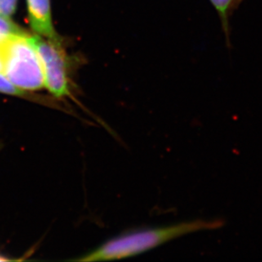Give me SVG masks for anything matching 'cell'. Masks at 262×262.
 <instances>
[{
    "label": "cell",
    "instance_id": "cell-1",
    "mask_svg": "<svg viewBox=\"0 0 262 262\" xmlns=\"http://www.w3.org/2000/svg\"><path fill=\"white\" fill-rule=\"evenodd\" d=\"M223 224L224 222L220 219H196L162 227L137 229L109 240L80 260L99 261L130 257L155 249L184 235L200 231L218 229L222 228Z\"/></svg>",
    "mask_w": 262,
    "mask_h": 262
},
{
    "label": "cell",
    "instance_id": "cell-2",
    "mask_svg": "<svg viewBox=\"0 0 262 262\" xmlns=\"http://www.w3.org/2000/svg\"><path fill=\"white\" fill-rule=\"evenodd\" d=\"M3 73L20 90H37L45 76L32 37L20 32L0 39Z\"/></svg>",
    "mask_w": 262,
    "mask_h": 262
},
{
    "label": "cell",
    "instance_id": "cell-3",
    "mask_svg": "<svg viewBox=\"0 0 262 262\" xmlns=\"http://www.w3.org/2000/svg\"><path fill=\"white\" fill-rule=\"evenodd\" d=\"M32 40L42 64L45 87L55 96L68 95L69 78L67 60L59 45L55 43V40H45L37 36L32 37Z\"/></svg>",
    "mask_w": 262,
    "mask_h": 262
},
{
    "label": "cell",
    "instance_id": "cell-4",
    "mask_svg": "<svg viewBox=\"0 0 262 262\" xmlns=\"http://www.w3.org/2000/svg\"><path fill=\"white\" fill-rule=\"evenodd\" d=\"M30 23L35 32L49 39L55 40L50 0H28Z\"/></svg>",
    "mask_w": 262,
    "mask_h": 262
},
{
    "label": "cell",
    "instance_id": "cell-5",
    "mask_svg": "<svg viewBox=\"0 0 262 262\" xmlns=\"http://www.w3.org/2000/svg\"><path fill=\"white\" fill-rule=\"evenodd\" d=\"M209 1L220 17L226 39L228 42H229V32H230L229 18L232 13L238 7V5L241 4L243 0H209Z\"/></svg>",
    "mask_w": 262,
    "mask_h": 262
},
{
    "label": "cell",
    "instance_id": "cell-6",
    "mask_svg": "<svg viewBox=\"0 0 262 262\" xmlns=\"http://www.w3.org/2000/svg\"><path fill=\"white\" fill-rule=\"evenodd\" d=\"M0 93L11 95H20L23 94L24 91L18 89L16 86L10 82L9 78L4 73L0 72Z\"/></svg>",
    "mask_w": 262,
    "mask_h": 262
},
{
    "label": "cell",
    "instance_id": "cell-7",
    "mask_svg": "<svg viewBox=\"0 0 262 262\" xmlns=\"http://www.w3.org/2000/svg\"><path fill=\"white\" fill-rule=\"evenodd\" d=\"M17 32H20L19 28L9 18L0 16V39Z\"/></svg>",
    "mask_w": 262,
    "mask_h": 262
},
{
    "label": "cell",
    "instance_id": "cell-8",
    "mask_svg": "<svg viewBox=\"0 0 262 262\" xmlns=\"http://www.w3.org/2000/svg\"><path fill=\"white\" fill-rule=\"evenodd\" d=\"M17 5V0H0V16L10 17L14 14Z\"/></svg>",
    "mask_w": 262,
    "mask_h": 262
},
{
    "label": "cell",
    "instance_id": "cell-9",
    "mask_svg": "<svg viewBox=\"0 0 262 262\" xmlns=\"http://www.w3.org/2000/svg\"><path fill=\"white\" fill-rule=\"evenodd\" d=\"M2 39V38H1ZM0 72L3 73V59L2 54H1V50H0Z\"/></svg>",
    "mask_w": 262,
    "mask_h": 262
}]
</instances>
